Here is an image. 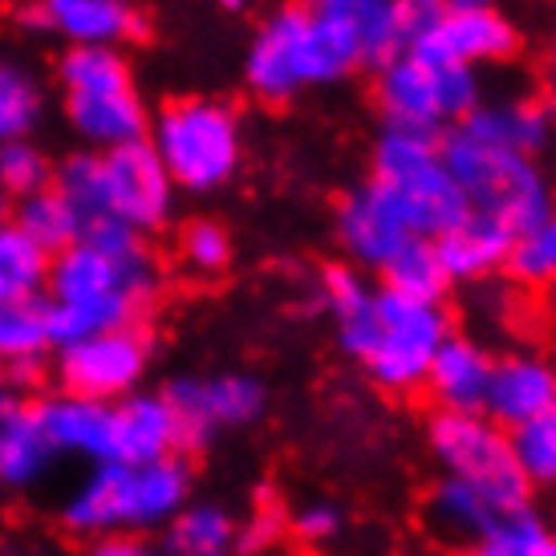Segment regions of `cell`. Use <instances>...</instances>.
Returning <instances> with one entry per match:
<instances>
[{"mask_svg":"<svg viewBox=\"0 0 556 556\" xmlns=\"http://www.w3.org/2000/svg\"><path fill=\"white\" fill-rule=\"evenodd\" d=\"M37 21L74 46L102 49H114V41H130L142 29V16L130 0H46L37 9Z\"/></svg>","mask_w":556,"mask_h":556,"instance_id":"20","label":"cell"},{"mask_svg":"<svg viewBox=\"0 0 556 556\" xmlns=\"http://www.w3.org/2000/svg\"><path fill=\"white\" fill-rule=\"evenodd\" d=\"M341 525H345V516L329 500H313V504H305V508H296L289 516V532H296L305 544H329L341 532Z\"/></svg>","mask_w":556,"mask_h":556,"instance_id":"41","label":"cell"},{"mask_svg":"<svg viewBox=\"0 0 556 556\" xmlns=\"http://www.w3.org/2000/svg\"><path fill=\"white\" fill-rule=\"evenodd\" d=\"M443 13H447L443 0H394V33L402 53H415L443 21Z\"/></svg>","mask_w":556,"mask_h":556,"instance_id":"39","label":"cell"},{"mask_svg":"<svg viewBox=\"0 0 556 556\" xmlns=\"http://www.w3.org/2000/svg\"><path fill=\"white\" fill-rule=\"evenodd\" d=\"M53 447L41 434V422L33 415V399L16 406L13 415L0 422V488H33L37 479L53 467Z\"/></svg>","mask_w":556,"mask_h":556,"instance_id":"23","label":"cell"},{"mask_svg":"<svg viewBox=\"0 0 556 556\" xmlns=\"http://www.w3.org/2000/svg\"><path fill=\"white\" fill-rule=\"evenodd\" d=\"M378 106L399 130L434 135L439 126H464V118L479 106V86L471 70L431 65L415 53H399L378 70Z\"/></svg>","mask_w":556,"mask_h":556,"instance_id":"9","label":"cell"},{"mask_svg":"<svg viewBox=\"0 0 556 556\" xmlns=\"http://www.w3.org/2000/svg\"><path fill=\"white\" fill-rule=\"evenodd\" d=\"M321 293H325V305L333 309V317H350V313L370 296V285L357 277L354 268H345V264H329L321 273Z\"/></svg>","mask_w":556,"mask_h":556,"instance_id":"40","label":"cell"},{"mask_svg":"<svg viewBox=\"0 0 556 556\" xmlns=\"http://www.w3.org/2000/svg\"><path fill=\"white\" fill-rule=\"evenodd\" d=\"M167 402L179 422L184 455L203 451L219 431L248 427L264 415V387L252 374H212V378H175Z\"/></svg>","mask_w":556,"mask_h":556,"instance_id":"11","label":"cell"},{"mask_svg":"<svg viewBox=\"0 0 556 556\" xmlns=\"http://www.w3.org/2000/svg\"><path fill=\"white\" fill-rule=\"evenodd\" d=\"M309 9L333 16L354 33L366 65L382 70L402 53L399 33H394V0H309Z\"/></svg>","mask_w":556,"mask_h":556,"instance_id":"25","label":"cell"},{"mask_svg":"<svg viewBox=\"0 0 556 556\" xmlns=\"http://www.w3.org/2000/svg\"><path fill=\"white\" fill-rule=\"evenodd\" d=\"M427 511H431V520L443 528V532L464 536V541H476L479 532H488V528L504 516V508L495 504L492 495H483L479 488H471L464 479H451V476H443L431 488Z\"/></svg>","mask_w":556,"mask_h":556,"instance_id":"30","label":"cell"},{"mask_svg":"<svg viewBox=\"0 0 556 556\" xmlns=\"http://www.w3.org/2000/svg\"><path fill=\"white\" fill-rule=\"evenodd\" d=\"M439 151H443L451 179L464 191L467 207L476 216L504 224L511 236L553 216V200H548L544 175L528 155L492 147V142L459 130V126L439 142Z\"/></svg>","mask_w":556,"mask_h":556,"instance_id":"6","label":"cell"},{"mask_svg":"<svg viewBox=\"0 0 556 556\" xmlns=\"http://www.w3.org/2000/svg\"><path fill=\"white\" fill-rule=\"evenodd\" d=\"M219 4H224V9H232V13L236 9H244V0H219Z\"/></svg>","mask_w":556,"mask_h":556,"instance_id":"43","label":"cell"},{"mask_svg":"<svg viewBox=\"0 0 556 556\" xmlns=\"http://www.w3.org/2000/svg\"><path fill=\"white\" fill-rule=\"evenodd\" d=\"M556 402V370L536 354H511L500 357L492 366V382H488V399H483V415L495 427L516 431L544 415Z\"/></svg>","mask_w":556,"mask_h":556,"instance_id":"15","label":"cell"},{"mask_svg":"<svg viewBox=\"0 0 556 556\" xmlns=\"http://www.w3.org/2000/svg\"><path fill=\"white\" fill-rule=\"evenodd\" d=\"M464 556H556V532L532 508L504 511Z\"/></svg>","mask_w":556,"mask_h":556,"instance_id":"31","label":"cell"},{"mask_svg":"<svg viewBox=\"0 0 556 556\" xmlns=\"http://www.w3.org/2000/svg\"><path fill=\"white\" fill-rule=\"evenodd\" d=\"M191 464L170 455L159 464H93L62 504V528L81 541L110 532H163L191 504Z\"/></svg>","mask_w":556,"mask_h":556,"instance_id":"1","label":"cell"},{"mask_svg":"<svg viewBox=\"0 0 556 556\" xmlns=\"http://www.w3.org/2000/svg\"><path fill=\"white\" fill-rule=\"evenodd\" d=\"M53 350L46 329V305H0V374L13 387L29 390L41 374V362Z\"/></svg>","mask_w":556,"mask_h":556,"instance_id":"22","label":"cell"},{"mask_svg":"<svg viewBox=\"0 0 556 556\" xmlns=\"http://www.w3.org/2000/svg\"><path fill=\"white\" fill-rule=\"evenodd\" d=\"M4 207H9V195H4V187H0V219H4Z\"/></svg>","mask_w":556,"mask_h":556,"instance_id":"44","label":"cell"},{"mask_svg":"<svg viewBox=\"0 0 556 556\" xmlns=\"http://www.w3.org/2000/svg\"><path fill=\"white\" fill-rule=\"evenodd\" d=\"M467 135L492 142V147H504V151H516V155H528L541 151L544 139H548V110L541 102H495V106H476L464 118Z\"/></svg>","mask_w":556,"mask_h":556,"instance_id":"24","label":"cell"},{"mask_svg":"<svg viewBox=\"0 0 556 556\" xmlns=\"http://www.w3.org/2000/svg\"><path fill=\"white\" fill-rule=\"evenodd\" d=\"M175 184L147 139L102 155V216L123 219L135 232H151L170 216Z\"/></svg>","mask_w":556,"mask_h":556,"instance_id":"12","label":"cell"},{"mask_svg":"<svg viewBox=\"0 0 556 556\" xmlns=\"http://www.w3.org/2000/svg\"><path fill=\"white\" fill-rule=\"evenodd\" d=\"M49 184H53V167L33 142H0V187H4V195L25 200L33 191H46Z\"/></svg>","mask_w":556,"mask_h":556,"instance_id":"35","label":"cell"},{"mask_svg":"<svg viewBox=\"0 0 556 556\" xmlns=\"http://www.w3.org/2000/svg\"><path fill=\"white\" fill-rule=\"evenodd\" d=\"M65 114L81 139L102 147V155L114 147L147 139V110L135 90V81L126 86H106V90L65 93Z\"/></svg>","mask_w":556,"mask_h":556,"instance_id":"19","label":"cell"},{"mask_svg":"<svg viewBox=\"0 0 556 556\" xmlns=\"http://www.w3.org/2000/svg\"><path fill=\"white\" fill-rule=\"evenodd\" d=\"M13 224L29 236L41 252L58 256V252H65L70 244H78L81 240L86 216H81L74 203L65 200L58 187L49 184L46 191H33V195H25V200L16 203Z\"/></svg>","mask_w":556,"mask_h":556,"instance_id":"27","label":"cell"},{"mask_svg":"<svg viewBox=\"0 0 556 556\" xmlns=\"http://www.w3.org/2000/svg\"><path fill=\"white\" fill-rule=\"evenodd\" d=\"M46 293L53 305L123 296L147 309L159 293V268L142 244V232L114 216H93L86 219L78 244L49 256Z\"/></svg>","mask_w":556,"mask_h":556,"instance_id":"4","label":"cell"},{"mask_svg":"<svg viewBox=\"0 0 556 556\" xmlns=\"http://www.w3.org/2000/svg\"><path fill=\"white\" fill-rule=\"evenodd\" d=\"M508 443L528 488H556V402L532 422L508 431Z\"/></svg>","mask_w":556,"mask_h":556,"instance_id":"32","label":"cell"},{"mask_svg":"<svg viewBox=\"0 0 556 556\" xmlns=\"http://www.w3.org/2000/svg\"><path fill=\"white\" fill-rule=\"evenodd\" d=\"M147 370H151V341L139 325L62 345L53 357L58 390L90 402H106V406L142 390Z\"/></svg>","mask_w":556,"mask_h":556,"instance_id":"10","label":"cell"},{"mask_svg":"<svg viewBox=\"0 0 556 556\" xmlns=\"http://www.w3.org/2000/svg\"><path fill=\"white\" fill-rule=\"evenodd\" d=\"M33 415L41 422V434L49 439L53 455H74L86 464H106V434H110V406L90 402L78 394H41L33 399Z\"/></svg>","mask_w":556,"mask_h":556,"instance_id":"18","label":"cell"},{"mask_svg":"<svg viewBox=\"0 0 556 556\" xmlns=\"http://www.w3.org/2000/svg\"><path fill=\"white\" fill-rule=\"evenodd\" d=\"M285 532H289V516H285V508L273 504V500H261L244 525L236 520V556L273 553V548L285 541Z\"/></svg>","mask_w":556,"mask_h":556,"instance_id":"37","label":"cell"},{"mask_svg":"<svg viewBox=\"0 0 556 556\" xmlns=\"http://www.w3.org/2000/svg\"><path fill=\"white\" fill-rule=\"evenodd\" d=\"M427 447L439 459L443 476L464 479L483 495H492L504 511L528 508V488L511 459L508 431L488 415H451L434 410L427 422Z\"/></svg>","mask_w":556,"mask_h":556,"instance_id":"8","label":"cell"},{"mask_svg":"<svg viewBox=\"0 0 556 556\" xmlns=\"http://www.w3.org/2000/svg\"><path fill=\"white\" fill-rule=\"evenodd\" d=\"M53 187H58L86 219L102 216V155H90V151L70 155L62 167L53 170Z\"/></svg>","mask_w":556,"mask_h":556,"instance_id":"36","label":"cell"},{"mask_svg":"<svg viewBox=\"0 0 556 556\" xmlns=\"http://www.w3.org/2000/svg\"><path fill=\"white\" fill-rule=\"evenodd\" d=\"M163 556H236V520L219 504H187L163 528Z\"/></svg>","mask_w":556,"mask_h":556,"instance_id":"26","label":"cell"},{"mask_svg":"<svg viewBox=\"0 0 556 556\" xmlns=\"http://www.w3.org/2000/svg\"><path fill=\"white\" fill-rule=\"evenodd\" d=\"M553 86H556V53H553Z\"/></svg>","mask_w":556,"mask_h":556,"instance_id":"45","label":"cell"},{"mask_svg":"<svg viewBox=\"0 0 556 556\" xmlns=\"http://www.w3.org/2000/svg\"><path fill=\"white\" fill-rule=\"evenodd\" d=\"M184 261L195 273H219L232 261V240L212 219H195V224L184 228Z\"/></svg>","mask_w":556,"mask_h":556,"instance_id":"38","label":"cell"},{"mask_svg":"<svg viewBox=\"0 0 556 556\" xmlns=\"http://www.w3.org/2000/svg\"><path fill=\"white\" fill-rule=\"evenodd\" d=\"M495 357L471 338L451 333L439 354H434L431 370L422 378V387L431 394L434 410H451V415H483V399H488V382H492Z\"/></svg>","mask_w":556,"mask_h":556,"instance_id":"17","label":"cell"},{"mask_svg":"<svg viewBox=\"0 0 556 556\" xmlns=\"http://www.w3.org/2000/svg\"><path fill=\"white\" fill-rule=\"evenodd\" d=\"M341 350L390 394H410L422 387L439 345L451 338V317L443 305L410 301L390 289L370 296L350 317L338 321Z\"/></svg>","mask_w":556,"mask_h":556,"instance_id":"2","label":"cell"},{"mask_svg":"<svg viewBox=\"0 0 556 556\" xmlns=\"http://www.w3.org/2000/svg\"><path fill=\"white\" fill-rule=\"evenodd\" d=\"M516 53V29L492 4L479 9H447L434 33L415 49V58L451 70H471L479 62H500Z\"/></svg>","mask_w":556,"mask_h":556,"instance_id":"14","label":"cell"},{"mask_svg":"<svg viewBox=\"0 0 556 556\" xmlns=\"http://www.w3.org/2000/svg\"><path fill=\"white\" fill-rule=\"evenodd\" d=\"M81 556H159V548L147 536H135V532H110V536L86 541Z\"/></svg>","mask_w":556,"mask_h":556,"instance_id":"42","label":"cell"},{"mask_svg":"<svg viewBox=\"0 0 556 556\" xmlns=\"http://www.w3.org/2000/svg\"><path fill=\"white\" fill-rule=\"evenodd\" d=\"M382 289L399 296H410V301H427V305H443V296L451 289V277L439 252H434V240H422V236H410L406 244L382 264Z\"/></svg>","mask_w":556,"mask_h":556,"instance_id":"29","label":"cell"},{"mask_svg":"<svg viewBox=\"0 0 556 556\" xmlns=\"http://www.w3.org/2000/svg\"><path fill=\"white\" fill-rule=\"evenodd\" d=\"M338 240L350 252V261H357L362 268H378L399 252L410 232L399 219V212L390 207V200L374 184L350 191L338 207Z\"/></svg>","mask_w":556,"mask_h":556,"instance_id":"16","label":"cell"},{"mask_svg":"<svg viewBox=\"0 0 556 556\" xmlns=\"http://www.w3.org/2000/svg\"><path fill=\"white\" fill-rule=\"evenodd\" d=\"M159 163L175 187L212 191L228 184L240 167V123L224 102L212 98H184L170 102L151 130Z\"/></svg>","mask_w":556,"mask_h":556,"instance_id":"7","label":"cell"},{"mask_svg":"<svg viewBox=\"0 0 556 556\" xmlns=\"http://www.w3.org/2000/svg\"><path fill=\"white\" fill-rule=\"evenodd\" d=\"M370 184L390 200V207L406 224V232L422 236V240H439L459 219L471 216L464 191L455 187L447 163H443L434 135L390 126L374 147Z\"/></svg>","mask_w":556,"mask_h":556,"instance_id":"5","label":"cell"},{"mask_svg":"<svg viewBox=\"0 0 556 556\" xmlns=\"http://www.w3.org/2000/svg\"><path fill=\"white\" fill-rule=\"evenodd\" d=\"M41 118V90L37 81L16 70V65L0 62V142L25 139Z\"/></svg>","mask_w":556,"mask_h":556,"instance_id":"34","label":"cell"},{"mask_svg":"<svg viewBox=\"0 0 556 556\" xmlns=\"http://www.w3.org/2000/svg\"><path fill=\"white\" fill-rule=\"evenodd\" d=\"M362 62L357 37L341 21L317 13L309 4L280 9L248 49L244 78L256 98L285 102L305 86L338 81Z\"/></svg>","mask_w":556,"mask_h":556,"instance_id":"3","label":"cell"},{"mask_svg":"<svg viewBox=\"0 0 556 556\" xmlns=\"http://www.w3.org/2000/svg\"><path fill=\"white\" fill-rule=\"evenodd\" d=\"M179 447V422L163 390H135L126 399L110 402L106 464H159Z\"/></svg>","mask_w":556,"mask_h":556,"instance_id":"13","label":"cell"},{"mask_svg":"<svg viewBox=\"0 0 556 556\" xmlns=\"http://www.w3.org/2000/svg\"><path fill=\"white\" fill-rule=\"evenodd\" d=\"M49 280V252L33 244L13 219H0V305L41 301Z\"/></svg>","mask_w":556,"mask_h":556,"instance_id":"28","label":"cell"},{"mask_svg":"<svg viewBox=\"0 0 556 556\" xmlns=\"http://www.w3.org/2000/svg\"><path fill=\"white\" fill-rule=\"evenodd\" d=\"M508 248H511L508 228L488 216H476V212L434 240V252H439V261H443L451 280H479L488 277V273H495V268H504Z\"/></svg>","mask_w":556,"mask_h":556,"instance_id":"21","label":"cell"},{"mask_svg":"<svg viewBox=\"0 0 556 556\" xmlns=\"http://www.w3.org/2000/svg\"><path fill=\"white\" fill-rule=\"evenodd\" d=\"M504 268L520 285H536V289L556 280V216L541 219V224H532V228L511 236Z\"/></svg>","mask_w":556,"mask_h":556,"instance_id":"33","label":"cell"}]
</instances>
